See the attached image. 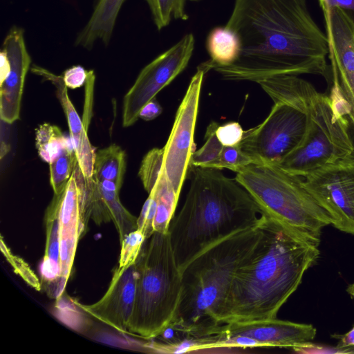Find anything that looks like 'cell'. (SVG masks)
Wrapping results in <instances>:
<instances>
[{"mask_svg": "<svg viewBox=\"0 0 354 354\" xmlns=\"http://www.w3.org/2000/svg\"><path fill=\"white\" fill-rule=\"evenodd\" d=\"M331 337L338 340L336 346L342 348L344 353L354 354V325L346 333L342 335L335 333L331 335Z\"/></svg>", "mask_w": 354, "mask_h": 354, "instance_id": "obj_36", "label": "cell"}, {"mask_svg": "<svg viewBox=\"0 0 354 354\" xmlns=\"http://www.w3.org/2000/svg\"><path fill=\"white\" fill-rule=\"evenodd\" d=\"M137 279L136 262L125 268H118L106 292L99 301L91 305L75 304L101 322L120 333L128 334L135 303Z\"/></svg>", "mask_w": 354, "mask_h": 354, "instance_id": "obj_16", "label": "cell"}, {"mask_svg": "<svg viewBox=\"0 0 354 354\" xmlns=\"http://www.w3.org/2000/svg\"><path fill=\"white\" fill-rule=\"evenodd\" d=\"M120 190L112 181L93 180L91 183L86 184L84 211L87 220H93L97 225L113 222L121 242L128 234L138 229V218L120 202Z\"/></svg>", "mask_w": 354, "mask_h": 354, "instance_id": "obj_17", "label": "cell"}, {"mask_svg": "<svg viewBox=\"0 0 354 354\" xmlns=\"http://www.w3.org/2000/svg\"><path fill=\"white\" fill-rule=\"evenodd\" d=\"M267 118L245 131L239 146L252 163L279 164L298 148L308 127L306 112L292 103L274 100Z\"/></svg>", "mask_w": 354, "mask_h": 354, "instance_id": "obj_8", "label": "cell"}, {"mask_svg": "<svg viewBox=\"0 0 354 354\" xmlns=\"http://www.w3.org/2000/svg\"><path fill=\"white\" fill-rule=\"evenodd\" d=\"M190 1H198V0H190Z\"/></svg>", "mask_w": 354, "mask_h": 354, "instance_id": "obj_40", "label": "cell"}, {"mask_svg": "<svg viewBox=\"0 0 354 354\" xmlns=\"http://www.w3.org/2000/svg\"><path fill=\"white\" fill-rule=\"evenodd\" d=\"M156 199L152 194H149L137 219L138 229L148 239L153 233V221L156 212Z\"/></svg>", "mask_w": 354, "mask_h": 354, "instance_id": "obj_31", "label": "cell"}, {"mask_svg": "<svg viewBox=\"0 0 354 354\" xmlns=\"http://www.w3.org/2000/svg\"><path fill=\"white\" fill-rule=\"evenodd\" d=\"M86 180L77 163L64 191L54 194L59 220V287L63 292L70 276L79 239L86 231Z\"/></svg>", "mask_w": 354, "mask_h": 354, "instance_id": "obj_13", "label": "cell"}, {"mask_svg": "<svg viewBox=\"0 0 354 354\" xmlns=\"http://www.w3.org/2000/svg\"><path fill=\"white\" fill-rule=\"evenodd\" d=\"M312 324H299L277 318L234 322L223 324L214 329L208 335L200 339L201 350L217 339L236 336L254 339L258 346H279L294 348L311 342L316 335Z\"/></svg>", "mask_w": 354, "mask_h": 354, "instance_id": "obj_14", "label": "cell"}, {"mask_svg": "<svg viewBox=\"0 0 354 354\" xmlns=\"http://www.w3.org/2000/svg\"><path fill=\"white\" fill-rule=\"evenodd\" d=\"M1 248L3 255L13 268L15 272L22 277L30 286L39 290L41 284L35 274L23 259L11 253L9 248L3 243L2 238L1 239Z\"/></svg>", "mask_w": 354, "mask_h": 354, "instance_id": "obj_30", "label": "cell"}, {"mask_svg": "<svg viewBox=\"0 0 354 354\" xmlns=\"http://www.w3.org/2000/svg\"><path fill=\"white\" fill-rule=\"evenodd\" d=\"M258 84L272 101L292 103L308 115L304 140L277 165L280 167L305 178L326 165L354 156L351 124L330 95L319 92L298 75L271 76Z\"/></svg>", "mask_w": 354, "mask_h": 354, "instance_id": "obj_5", "label": "cell"}, {"mask_svg": "<svg viewBox=\"0 0 354 354\" xmlns=\"http://www.w3.org/2000/svg\"><path fill=\"white\" fill-rule=\"evenodd\" d=\"M162 111V108L156 98L147 103L139 113L138 118L145 121L153 120L159 116Z\"/></svg>", "mask_w": 354, "mask_h": 354, "instance_id": "obj_35", "label": "cell"}, {"mask_svg": "<svg viewBox=\"0 0 354 354\" xmlns=\"http://www.w3.org/2000/svg\"><path fill=\"white\" fill-rule=\"evenodd\" d=\"M88 74L89 71L77 65L66 69L62 76L67 88H77L86 84Z\"/></svg>", "mask_w": 354, "mask_h": 354, "instance_id": "obj_33", "label": "cell"}, {"mask_svg": "<svg viewBox=\"0 0 354 354\" xmlns=\"http://www.w3.org/2000/svg\"><path fill=\"white\" fill-rule=\"evenodd\" d=\"M251 163L252 159L242 151L239 145L223 146L216 169H227L237 173L241 169Z\"/></svg>", "mask_w": 354, "mask_h": 354, "instance_id": "obj_29", "label": "cell"}, {"mask_svg": "<svg viewBox=\"0 0 354 354\" xmlns=\"http://www.w3.org/2000/svg\"><path fill=\"white\" fill-rule=\"evenodd\" d=\"M136 263L138 279L128 334L153 339L171 324L182 291V273L169 233L155 232L145 242Z\"/></svg>", "mask_w": 354, "mask_h": 354, "instance_id": "obj_7", "label": "cell"}, {"mask_svg": "<svg viewBox=\"0 0 354 354\" xmlns=\"http://www.w3.org/2000/svg\"><path fill=\"white\" fill-rule=\"evenodd\" d=\"M234 178L265 215L297 236L319 246L322 229L332 220L299 176L277 165L251 163L241 169Z\"/></svg>", "mask_w": 354, "mask_h": 354, "instance_id": "obj_6", "label": "cell"}, {"mask_svg": "<svg viewBox=\"0 0 354 354\" xmlns=\"http://www.w3.org/2000/svg\"><path fill=\"white\" fill-rule=\"evenodd\" d=\"M127 167L125 151L118 145L112 144L95 152L93 180H110L120 189Z\"/></svg>", "mask_w": 354, "mask_h": 354, "instance_id": "obj_21", "label": "cell"}, {"mask_svg": "<svg viewBox=\"0 0 354 354\" xmlns=\"http://www.w3.org/2000/svg\"><path fill=\"white\" fill-rule=\"evenodd\" d=\"M77 163L72 142H68L49 163L50 183L54 194H59L64 191Z\"/></svg>", "mask_w": 354, "mask_h": 354, "instance_id": "obj_24", "label": "cell"}, {"mask_svg": "<svg viewBox=\"0 0 354 354\" xmlns=\"http://www.w3.org/2000/svg\"><path fill=\"white\" fill-rule=\"evenodd\" d=\"M31 71L50 82L55 86L56 95L67 119L71 142L75 149L77 162L85 178L86 184L93 182V164L95 151L90 142L87 130L69 99L67 86L62 75H55L50 71L37 65H33Z\"/></svg>", "mask_w": 354, "mask_h": 354, "instance_id": "obj_18", "label": "cell"}, {"mask_svg": "<svg viewBox=\"0 0 354 354\" xmlns=\"http://www.w3.org/2000/svg\"><path fill=\"white\" fill-rule=\"evenodd\" d=\"M212 70L207 61L192 77L176 113L168 140L163 147V169L168 182L180 194L195 148L194 136L204 75Z\"/></svg>", "mask_w": 354, "mask_h": 354, "instance_id": "obj_9", "label": "cell"}, {"mask_svg": "<svg viewBox=\"0 0 354 354\" xmlns=\"http://www.w3.org/2000/svg\"><path fill=\"white\" fill-rule=\"evenodd\" d=\"M194 35L183 36L176 44L145 66L122 101V126L138 120L143 106L170 84L187 66L194 48Z\"/></svg>", "mask_w": 354, "mask_h": 354, "instance_id": "obj_10", "label": "cell"}, {"mask_svg": "<svg viewBox=\"0 0 354 354\" xmlns=\"http://www.w3.org/2000/svg\"><path fill=\"white\" fill-rule=\"evenodd\" d=\"M333 7L342 9L354 25V0H328V8Z\"/></svg>", "mask_w": 354, "mask_h": 354, "instance_id": "obj_37", "label": "cell"}, {"mask_svg": "<svg viewBox=\"0 0 354 354\" xmlns=\"http://www.w3.org/2000/svg\"><path fill=\"white\" fill-rule=\"evenodd\" d=\"M346 292L351 297V298H354V282L348 285Z\"/></svg>", "mask_w": 354, "mask_h": 354, "instance_id": "obj_38", "label": "cell"}, {"mask_svg": "<svg viewBox=\"0 0 354 354\" xmlns=\"http://www.w3.org/2000/svg\"><path fill=\"white\" fill-rule=\"evenodd\" d=\"M187 0H146L151 10L155 25L158 30L166 27L171 17L186 20Z\"/></svg>", "mask_w": 354, "mask_h": 354, "instance_id": "obj_26", "label": "cell"}, {"mask_svg": "<svg viewBox=\"0 0 354 354\" xmlns=\"http://www.w3.org/2000/svg\"><path fill=\"white\" fill-rule=\"evenodd\" d=\"M124 1L98 0L88 21L78 34L75 44L90 50L94 43L100 39L107 45Z\"/></svg>", "mask_w": 354, "mask_h": 354, "instance_id": "obj_20", "label": "cell"}, {"mask_svg": "<svg viewBox=\"0 0 354 354\" xmlns=\"http://www.w3.org/2000/svg\"><path fill=\"white\" fill-rule=\"evenodd\" d=\"M0 57V118L11 124L19 119L25 78L31 62L22 28L10 29Z\"/></svg>", "mask_w": 354, "mask_h": 354, "instance_id": "obj_15", "label": "cell"}, {"mask_svg": "<svg viewBox=\"0 0 354 354\" xmlns=\"http://www.w3.org/2000/svg\"><path fill=\"white\" fill-rule=\"evenodd\" d=\"M305 179V187L329 214L331 224L354 235V156L326 165Z\"/></svg>", "mask_w": 354, "mask_h": 354, "instance_id": "obj_11", "label": "cell"}, {"mask_svg": "<svg viewBox=\"0 0 354 354\" xmlns=\"http://www.w3.org/2000/svg\"><path fill=\"white\" fill-rule=\"evenodd\" d=\"M245 131L237 122H230L218 125L216 135L223 146H235L241 142Z\"/></svg>", "mask_w": 354, "mask_h": 354, "instance_id": "obj_32", "label": "cell"}, {"mask_svg": "<svg viewBox=\"0 0 354 354\" xmlns=\"http://www.w3.org/2000/svg\"><path fill=\"white\" fill-rule=\"evenodd\" d=\"M332 85L330 96L354 127V25L339 8L324 15Z\"/></svg>", "mask_w": 354, "mask_h": 354, "instance_id": "obj_12", "label": "cell"}, {"mask_svg": "<svg viewBox=\"0 0 354 354\" xmlns=\"http://www.w3.org/2000/svg\"><path fill=\"white\" fill-rule=\"evenodd\" d=\"M266 219L257 227L217 243L186 266L182 272L179 304L170 326L188 339L205 337L220 326V315L234 275L259 243Z\"/></svg>", "mask_w": 354, "mask_h": 354, "instance_id": "obj_4", "label": "cell"}, {"mask_svg": "<svg viewBox=\"0 0 354 354\" xmlns=\"http://www.w3.org/2000/svg\"><path fill=\"white\" fill-rule=\"evenodd\" d=\"M240 41L236 60L213 66L223 79L259 81L279 75L328 77V40L306 0H235L225 25Z\"/></svg>", "mask_w": 354, "mask_h": 354, "instance_id": "obj_1", "label": "cell"}, {"mask_svg": "<svg viewBox=\"0 0 354 354\" xmlns=\"http://www.w3.org/2000/svg\"><path fill=\"white\" fill-rule=\"evenodd\" d=\"M35 141L39 156L48 164L69 142L57 126L49 123H44L38 127L35 132Z\"/></svg>", "mask_w": 354, "mask_h": 354, "instance_id": "obj_23", "label": "cell"}, {"mask_svg": "<svg viewBox=\"0 0 354 354\" xmlns=\"http://www.w3.org/2000/svg\"><path fill=\"white\" fill-rule=\"evenodd\" d=\"M319 254L317 246L267 216L259 243L234 275L219 324L277 318Z\"/></svg>", "mask_w": 354, "mask_h": 354, "instance_id": "obj_2", "label": "cell"}, {"mask_svg": "<svg viewBox=\"0 0 354 354\" xmlns=\"http://www.w3.org/2000/svg\"><path fill=\"white\" fill-rule=\"evenodd\" d=\"M164 149L153 148L144 156L138 176L148 194L152 190L161 177L165 174L163 169Z\"/></svg>", "mask_w": 354, "mask_h": 354, "instance_id": "obj_27", "label": "cell"}, {"mask_svg": "<svg viewBox=\"0 0 354 354\" xmlns=\"http://www.w3.org/2000/svg\"><path fill=\"white\" fill-rule=\"evenodd\" d=\"M218 124L212 122L205 135V143L191 157L190 166L216 169L223 145L218 140L216 131Z\"/></svg>", "mask_w": 354, "mask_h": 354, "instance_id": "obj_25", "label": "cell"}, {"mask_svg": "<svg viewBox=\"0 0 354 354\" xmlns=\"http://www.w3.org/2000/svg\"><path fill=\"white\" fill-rule=\"evenodd\" d=\"M95 82V75L93 71H89V74L86 82V101L84 106L83 123L88 131V127L90 123L92 115V102H93V91Z\"/></svg>", "mask_w": 354, "mask_h": 354, "instance_id": "obj_34", "label": "cell"}, {"mask_svg": "<svg viewBox=\"0 0 354 354\" xmlns=\"http://www.w3.org/2000/svg\"><path fill=\"white\" fill-rule=\"evenodd\" d=\"M46 242L41 266V283L52 297H59V220L57 200L53 196L45 213Z\"/></svg>", "mask_w": 354, "mask_h": 354, "instance_id": "obj_19", "label": "cell"}, {"mask_svg": "<svg viewBox=\"0 0 354 354\" xmlns=\"http://www.w3.org/2000/svg\"><path fill=\"white\" fill-rule=\"evenodd\" d=\"M322 9L328 8V0H318Z\"/></svg>", "mask_w": 354, "mask_h": 354, "instance_id": "obj_39", "label": "cell"}, {"mask_svg": "<svg viewBox=\"0 0 354 354\" xmlns=\"http://www.w3.org/2000/svg\"><path fill=\"white\" fill-rule=\"evenodd\" d=\"M146 240L143 233L138 229L128 234L120 242L118 268H125L134 263Z\"/></svg>", "mask_w": 354, "mask_h": 354, "instance_id": "obj_28", "label": "cell"}, {"mask_svg": "<svg viewBox=\"0 0 354 354\" xmlns=\"http://www.w3.org/2000/svg\"><path fill=\"white\" fill-rule=\"evenodd\" d=\"M192 169L185 203L168 229L181 273L210 247L261 225L267 216L235 178L226 176L218 169L193 166Z\"/></svg>", "mask_w": 354, "mask_h": 354, "instance_id": "obj_3", "label": "cell"}, {"mask_svg": "<svg viewBox=\"0 0 354 354\" xmlns=\"http://www.w3.org/2000/svg\"><path fill=\"white\" fill-rule=\"evenodd\" d=\"M206 47L213 66H228L234 63L240 52V41L237 35L230 28L218 26L213 28L207 39Z\"/></svg>", "mask_w": 354, "mask_h": 354, "instance_id": "obj_22", "label": "cell"}]
</instances>
